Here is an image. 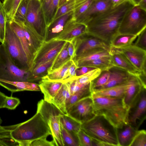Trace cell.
I'll return each instance as SVG.
<instances>
[{"label": "cell", "mask_w": 146, "mask_h": 146, "mask_svg": "<svg viewBox=\"0 0 146 146\" xmlns=\"http://www.w3.org/2000/svg\"><path fill=\"white\" fill-rule=\"evenodd\" d=\"M51 134L45 120L36 112L24 122L11 125H0V146H30L32 141Z\"/></svg>", "instance_id": "obj_1"}, {"label": "cell", "mask_w": 146, "mask_h": 146, "mask_svg": "<svg viewBox=\"0 0 146 146\" xmlns=\"http://www.w3.org/2000/svg\"><path fill=\"white\" fill-rule=\"evenodd\" d=\"M134 5L130 0H128L107 11L86 24L87 32L110 44L113 38L119 33L124 15Z\"/></svg>", "instance_id": "obj_2"}, {"label": "cell", "mask_w": 146, "mask_h": 146, "mask_svg": "<svg viewBox=\"0 0 146 146\" xmlns=\"http://www.w3.org/2000/svg\"><path fill=\"white\" fill-rule=\"evenodd\" d=\"M92 97L96 115H104L116 127L125 122L127 108L123 98L101 96L94 93Z\"/></svg>", "instance_id": "obj_3"}, {"label": "cell", "mask_w": 146, "mask_h": 146, "mask_svg": "<svg viewBox=\"0 0 146 146\" xmlns=\"http://www.w3.org/2000/svg\"><path fill=\"white\" fill-rule=\"evenodd\" d=\"M81 129L91 138L104 146H119L116 127L104 115H96L81 125Z\"/></svg>", "instance_id": "obj_4"}, {"label": "cell", "mask_w": 146, "mask_h": 146, "mask_svg": "<svg viewBox=\"0 0 146 146\" xmlns=\"http://www.w3.org/2000/svg\"><path fill=\"white\" fill-rule=\"evenodd\" d=\"M36 112L41 115L49 127L56 146H64L60 126V117L64 114L53 104L44 99L38 102Z\"/></svg>", "instance_id": "obj_5"}, {"label": "cell", "mask_w": 146, "mask_h": 146, "mask_svg": "<svg viewBox=\"0 0 146 146\" xmlns=\"http://www.w3.org/2000/svg\"><path fill=\"white\" fill-rule=\"evenodd\" d=\"M31 72L22 70L14 63L4 43L0 44V80L29 82Z\"/></svg>", "instance_id": "obj_6"}, {"label": "cell", "mask_w": 146, "mask_h": 146, "mask_svg": "<svg viewBox=\"0 0 146 146\" xmlns=\"http://www.w3.org/2000/svg\"><path fill=\"white\" fill-rule=\"evenodd\" d=\"M146 28V11L134 5L126 13L120 25L118 33L137 36Z\"/></svg>", "instance_id": "obj_7"}, {"label": "cell", "mask_w": 146, "mask_h": 146, "mask_svg": "<svg viewBox=\"0 0 146 146\" xmlns=\"http://www.w3.org/2000/svg\"><path fill=\"white\" fill-rule=\"evenodd\" d=\"M3 43L15 65L20 69L29 71L26 54L18 36L10 25L8 19Z\"/></svg>", "instance_id": "obj_8"}, {"label": "cell", "mask_w": 146, "mask_h": 146, "mask_svg": "<svg viewBox=\"0 0 146 146\" xmlns=\"http://www.w3.org/2000/svg\"><path fill=\"white\" fill-rule=\"evenodd\" d=\"M146 88L141 91L127 110L125 122L138 130L146 118Z\"/></svg>", "instance_id": "obj_9"}, {"label": "cell", "mask_w": 146, "mask_h": 146, "mask_svg": "<svg viewBox=\"0 0 146 146\" xmlns=\"http://www.w3.org/2000/svg\"><path fill=\"white\" fill-rule=\"evenodd\" d=\"M44 40L47 26L41 2L38 0H29L26 21Z\"/></svg>", "instance_id": "obj_10"}, {"label": "cell", "mask_w": 146, "mask_h": 146, "mask_svg": "<svg viewBox=\"0 0 146 146\" xmlns=\"http://www.w3.org/2000/svg\"><path fill=\"white\" fill-rule=\"evenodd\" d=\"M71 42L74 47V58L96 48H103L109 52L111 47L110 44L87 32L75 38Z\"/></svg>", "instance_id": "obj_11"}, {"label": "cell", "mask_w": 146, "mask_h": 146, "mask_svg": "<svg viewBox=\"0 0 146 146\" xmlns=\"http://www.w3.org/2000/svg\"><path fill=\"white\" fill-rule=\"evenodd\" d=\"M92 96L77 102L67 110V115L82 124L96 115Z\"/></svg>", "instance_id": "obj_12"}, {"label": "cell", "mask_w": 146, "mask_h": 146, "mask_svg": "<svg viewBox=\"0 0 146 146\" xmlns=\"http://www.w3.org/2000/svg\"><path fill=\"white\" fill-rule=\"evenodd\" d=\"M66 42L56 39L44 42L35 56L31 72L38 66L55 58Z\"/></svg>", "instance_id": "obj_13"}, {"label": "cell", "mask_w": 146, "mask_h": 146, "mask_svg": "<svg viewBox=\"0 0 146 146\" xmlns=\"http://www.w3.org/2000/svg\"><path fill=\"white\" fill-rule=\"evenodd\" d=\"M113 7L110 0H93L87 10L77 19L76 21L86 25Z\"/></svg>", "instance_id": "obj_14"}, {"label": "cell", "mask_w": 146, "mask_h": 146, "mask_svg": "<svg viewBox=\"0 0 146 146\" xmlns=\"http://www.w3.org/2000/svg\"><path fill=\"white\" fill-rule=\"evenodd\" d=\"M118 48L137 70L140 72H146V50L133 44Z\"/></svg>", "instance_id": "obj_15"}, {"label": "cell", "mask_w": 146, "mask_h": 146, "mask_svg": "<svg viewBox=\"0 0 146 146\" xmlns=\"http://www.w3.org/2000/svg\"><path fill=\"white\" fill-rule=\"evenodd\" d=\"M87 30L86 24L77 22L72 17L67 22L60 33L55 39L71 42L75 38L87 32Z\"/></svg>", "instance_id": "obj_16"}, {"label": "cell", "mask_w": 146, "mask_h": 146, "mask_svg": "<svg viewBox=\"0 0 146 146\" xmlns=\"http://www.w3.org/2000/svg\"><path fill=\"white\" fill-rule=\"evenodd\" d=\"M108 70L110 73L108 81L105 84L96 91L127 83L129 73L121 68L115 66L111 67Z\"/></svg>", "instance_id": "obj_17"}, {"label": "cell", "mask_w": 146, "mask_h": 146, "mask_svg": "<svg viewBox=\"0 0 146 146\" xmlns=\"http://www.w3.org/2000/svg\"><path fill=\"white\" fill-rule=\"evenodd\" d=\"M16 21L19 23L22 26L31 52L35 57L36 52L44 41V40L27 22Z\"/></svg>", "instance_id": "obj_18"}, {"label": "cell", "mask_w": 146, "mask_h": 146, "mask_svg": "<svg viewBox=\"0 0 146 146\" xmlns=\"http://www.w3.org/2000/svg\"><path fill=\"white\" fill-rule=\"evenodd\" d=\"M143 87H144L137 76L130 73L123 98L124 103L127 109Z\"/></svg>", "instance_id": "obj_19"}, {"label": "cell", "mask_w": 146, "mask_h": 146, "mask_svg": "<svg viewBox=\"0 0 146 146\" xmlns=\"http://www.w3.org/2000/svg\"><path fill=\"white\" fill-rule=\"evenodd\" d=\"M9 21L10 25L18 36L26 56L29 70L31 72L34 56L32 53L21 25L14 19Z\"/></svg>", "instance_id": "obj_20"}, {"label": "cell", "mask_w": 146, "mask_h": 146, "mask_svg": "<svg viewBox=\"0 0 146 146\" xmlns=\"http://www.w3.org/2000/svg\"><path fill=\"white\" fill-rule=\"evenodd\" d=\"M73 11H70L53 21L47 27L44 41L56 39L62 31L67 22L72 17Z\"/></svg>", "instance_id": "obj_21"}, {"label": "cell", "mask_w": 146, "mask_h": 146, "mask_svg": "<svg viewBox=\"0 0 146 146\" xmlns=\"http://www.w3.org/2000/svg\"><path fill=\"white\" fill-rule=\"evenodd\" d=\"M109 52L113 66L121 68L130 73L136 76L139 74L140 72L119 51L118 48L111 46Z\"/></svg>", "instance_id": "obj_22"}, {"label": "cell", "mask_w": 146, "mask_h": 146, "mask_svg": "<svg viewBox=\"0 0 146 146\" xmlns=\"http://www.w3.org/2000/svg\"><path fill=\"white\" fill-rule=\"evenodd\" d=\"M64 83L42 79L39 82L40 91L44 95V100L52 103L53 99Z\"/></svg>", "instance_id": "obj_23"}, {"label": "cell", "mask_w": 146, "mask_h": 146, "mask_svg": "<svg viewBox=\"0 0 146 146\" xmlns=\"http://www.w3.org/2000/svg\"><path fill=\"white\" fill-rule=\"evenodd\" d=\"M116 129L119 146H130L138 130L126 122Z\"/></svg>", "instance_id": "obj_24"}, {"label": "cell", "mask_w": 146, "mask_h": 146, "mask_svg": "<svg viewBox=\"0 0 146 146\" xmlns=\"http://www.w3.org/2000/svg\"><path fill=\"white\" fill-rule=\"evenodd\" d=\"M0 85L12 92L25 90L40 91L38 84L27 81H9L0 80Z\"/></svg>", "instance_id": "obj_25"}, {"label": "cell", "mask_w": 146, "mask_h": 146, "mask_svg": "<svg viewBox=\"0 0 146 146\" xmlns=\"http://www.w3.org/2000/svg\"><path fill=\"white\" fill-rule=\"evenodd\" d=\"M110 56L109 52L107 50L102 48H96L91 49L81 56L74 58L73 60L77 66L83 62Z\"/></svg>", "instance_id": "obj_26"}, {"label": "cell", "mask_w": 146, "mask_h": 146, "mask_svg": "<svg viewBox=\"0 0 146 146\" xmlns=\"http://www.w3.org/2000/svg\"><path fill=\"white\" fill-rule=\"evenodd\" d=\"M70 96L68 85L66 82L64 83L54 97L52 104L59 109L64 114L67 115L66 105Z\"/></svg>", "instance_id": "obj_27"}, {"label": "cell", "mask_w": 146, "mask_h": 146, "mask_svg": "<svg viewBox=\"0 0 146 146\" xmlns=\"http://www.w3.org/2000/svg\"><path fill=\"white\" fill-rule=\"evenodd\" d=\"M113 66L110 56L101 57L98 59L83 62L77 65L78 68L82 66L94 67L100 69L101 71L108 70Z\"/></svg>", "instance_id": "obj_28"}, {"label": "cell", "mask_w": 146, "mask_h": 146, "mask_svg": "<svg viewBox=\"0 0 146 146\" xmlns=\"http://www.w3.org/2000/svg\"><path fill=\"white\" fill-rule=\"evenodd\" d=\"M92 93L90 82L81 89L70 95L66 103V111L71 106L77 102L85 98L91 96Z\"/></svg>", "instance_id": "obj_29"}, {"label": "cell", "mask_w": 146, "mask_h": 146, "mask_svg": "<svg viewBox=\"0 0 146 146\" xmlns=\"http://www.w3.org/2000/svg\"><path fill=\"white\" fill-rule=\"evenodd\" d=\"M55 58L38 66L31 72L29 82H34L46 76L48 74Z\"/></svg>", "instance_id": "obj_30"}, {"label": "cell", "mask_w": 146, "mask_h": 146, "mask_svg": "<svg viewBox=\"0 0 146 146\" xmlns=\"http://www.w3.org/2000/svg\"><path fill=\"white\" fill-rule=\"evenodd\" d=\"M137 37L133 35L118 33L113 38L110 44L111 46L116 48H125L132 45Z\"/></svg>", "instance_id": "obj_31"}, {"label": "cell", "mask_w": 146, "mask_h": 146, "mask_svg": "<svg viewBox=\"0 0 146 146\" xmlns=\"http://www.w3.org/2000/svg\"><path fill=\"white\" fill-rule=\"evenodd\" d=\"M126 86L127 83L92 93L98 95L104 96L123 98L125 92Z\"/></svg>", "instance_id": "obj_32"}, {"label": "cell", "mask_w": 146, "mask_h": 146, "mask_svg": "<svg viewBox=\"0 0 146 146\" xmlns=\"http://www.w3.org/2000/svg\"><path fill=\"white\" fill-rule=\"evenodd\" d=\"M69 42L67 41L62 49L56 57L49 72L56 69L71 60L68 52V47Z\"/></svg>", "instance_id": "obj_33"}, {"label": "cell", "mask_w": 146, "mask_h": 146, "mask_svg": "<svg viewBox=\"0 0 146 146\" xmlns=\"http://www.w3.org/2000/svg\"><path fill=\"white\" fill-rule=\"evenodd\" d=\"M74 62L73 60H70L59 68L48 72V74L42 79L50 81H61L65 72Z\"/></svg>", "instance_id": "obj_34"}, {"label": "cell", "mask_w": 146, "mask_h": 146, "mask_svg": "<svg viewBox=\"0 0 146 146\" xmlns=\"http://www.w3.org/2000/svg\"><path fill=\"white\" fill-rule=\"evenodd\" d=\"M60 131L64 146H80L77 133L66 129L60 122Z\"/></svg>", "instance_id": "obj_35"}, {"label": "cell", "mask_w": 146, "mask_h": 146, "mask_svg": "<svg viewBox=\"0 0 146 146\" xmlns=\"http://www.w3.org/2000/svg\"><path fill=\"white\" fill-rule=\"evenodd\" d=\"M60 121L64 127L68 131L77 133L81 129V124L67 115H62Z\"/></svg>", "instance_id": "obj_36"}, {"label": "cell", "mask_w": 146, "mask_h": 146, "mask_svg": "<svg viewBox=\"0 0 146 146\" xmlns=\"http://www.w3.org/2000/svg\"><path fill=\"white\" fill-rule=\"evenodd\" d=\"M60 0H51L43 11L47 27L53 21L58 8Z\"/></svg>", "instance_id": "obj_37"}, {"label": "cell", "mask_w": 146, "mask_h": 146, "mask_svg": "<svg viewBox=\"0 0 146 146\" xmlns=\"http://www.w3.org/2000/svg\"><path fill=\"white\" fill-rule=\"evenodd\" d=\"M23 0H3L2 3L8 19H14L15 13L21 3Z\"/></svg>", "instance_id": "obj_38"}, {"label": "cell", "mask_w": 146, "mask_h": 146, "mask_svg": "<svg viewBox=\"0 0 146 146\" xmlns=\"http://www.w3.org/2000/svg\"><path fill=\"white\" fill-rule=\"evenodd\" d=\"M110 76L108 70L101 71L100 74L90 82V86L92 92L97 90L106 84Z\"/></svg>", "instance_id": "obj_39"}, {"label": "cell", "mask_w": 146, "mask_h": 146, "mask_svg": "<svg viewBox=\"0 0 146 146\" xmlns=\"http://www.w3.org/2000/svg\"><path fill=\"white\" fill-rule=\"evenodd\" d=\"M93 0H75L72 18L76 20L89 7Z\"/></svg>", "instance_id": "obj_40"}, {"label": "cell", "mask_w": 146, "mask_h": 146, "mask_svg": "<svg viewBox=\"0 0 146 146\" xmlns=\"http://www.w3.org/2000/svg\"><path fill=\"white\" fill-rule=\"evenodd\" d=\"M8 20L2 2L0 0V42L1 43H3L4 42L6 25Z\"/></svg>", "instance_id": "obj_41"}, {"label": "cell", "mask_w": 146, "mask_h": 146, "mask_svg": "<svg viewBox=\"0 0 146 146\" xmlns=\"http://www.w3.org/2000/svg\"><path fill=\"white\" fill-rule=\"evenodd\" d=\"M29 0H23L15 13L14 19L18 21H26V15Z\"/></svg>", "instance_id": "obj_42"}, {"label": "cell", "mask_w": 146, "mask_h": 146, "mask_svg": "<svg viewBox=\"0 0 146 146\" xmlns=\"http://www.w3.org/2000/svg\"><path fill=\"white\" fill-rule=\"evenodd\" d=\"M101 71L100 69L96 68L76 78L75 80L79 84H83L91 82L98 77L100 74Z\"/></svg>", "instance_id": "obj_43"}, {"label": "cell", "mask_w": 146, "mask_h": 146, "mask_svg": "<svg viewBox=\"0 0 146 146\" xmlns=\"http://www.w3.org/2000/svg\"><path fill=\"white\" fill-rule=\"evenodd\" d=\"M75 3V0H68L58 7L53 21L68 12L73 11Z\"/></svg>", "instance_id": "obj_44"}, {"label": "cell", "mask_w": 146, "mask_h": 146, "mask_svg": "<svg viewBox=\"0 0 146 146\" xmlns=\"http://www.w3.org/2000/svg\"><path fill=\"white\" fill-rule=\"evenodd\" d=\"M146 132L138 130L130 146H146Z\"/></svg>", "instance_id": "obj_45"}, {"label": "cell", "mask_w": 146, "mask_h": 146, "mask_svg": "<svg viewBox=\"0 0 146 146\" xmlns=\"http://www.w3.org/2000/svg\"><path fill=\"white\" fill-rule=\"evenodd\" d=\"M80 146H92V139L81 129L77 133Z\"/></svg>", "instance_id": "obj_46"}, {"label": "cell", "mask_w": 146, "mask_h": 146, "mask_svg": "<svg viewBox=\"0 0 146 146\" xmlns=\"http://www.w3.org/2000/svg\"><path fill=\"white\" fill-rule=\"evenodd\" d=\"M77 68L74 62L65 72L61 82L65 83L74 80L76 77V70Z\"/></svg>", "instance_id": "obj_47"}, {"label": "cell", "mask_w": 146, "mask_h": 146, "mask_svg": "<svg viewBox=\"0 0 146 146\" xmlns=\"http://www.w3.org/2000/svg\"><path fill=\"white\" fill-rule=\"evenodd\" d=\"M137 40L133 45L146 51V28L137 36Z\"/></svg>", "instance_id": "obj_48"}, {"label": "cell", "mask_w": 146, "mask_h": 146, "mask_svg": "<svg viewBox=\"0 0 146 146\" xmlns=\"http://www.w3.org/2000/svg\"><path fill=\"white\" fill-rule=\"evenodd\" d=\"M20 100L17 98L7 96L4 103V108L11 110L15 109L20 104Z\"/></svg>", "instance_id": "obj_49"}, {"label": "cell", "mask_w": 146, "mask_h": 146, "mask_svg": "<svg viewBox=\"0 0 146 146\" xmlns=\"http://www.w3.org/2000/svg\"><path fill=\"white\" fill-rule=\"evenodd\" d=\"M89 82H90L83 84H79L74 80L66 83L68 86L70 95H71L81 89Z\"/></svg>", "instance_id": "obj_50"}, {"label": "cell", "mask_w": 146, "mask_h": 146, "mask_svg": "<svg viewBox=\"0 0 146 146\" xmlns=\"http://www.w3.org/2000/svg\"><path fill=\"white\" fill-rule=\"evenodd\" d=\"M47 137H42L32 141L30 146H55L53 141H49L46 139Z\"/></svg>", "instance_id": "obj_51"}, {"label": "cell", "mask_w": 146, "mask_h": 146, "mask_svg": "<svg viewBox=\"0 0 146 146\" xmlns=\"http://www.w3.org/2000/svg\"><path fill=\"white\" fill-rule=\"evenodd\" d=\"M96 68L88 66H82L78 68L76 70V77L75 79Z\"/></svg>", "instance_id": "obj_52"}, {"label": "cell", "mask_w": 146, "mask_h": 146, "mask_svg": "<svg viewBox=\"0 0 146 146\" xmlns=\"http://www.w3.org/2000/svg\"><path fill=\"white\" fill-rule=\"evenodd\" d=\"M68 54L71 60H73L75 57V50L74 45L72 42H69L68 47Z\"/></svg>", "instance_id": "obj_53"}, {"label": "cell", "mask_w": 146, "mask_h": 146, "mask_svg": "<svg viewBox=\"0 0 146 146\" xmlns=\"http://www.w3.org/2000/svg\"><path fill=\"white\" fill-rule=\"evenodd\" d=\"M7 96L0 91V109L4 108L5 101Z\"/></svg>", "instance_id": "obj_54"}, {"label": "cell", "mask_w": 146, "mask_h": 146, "mask_svg": "<svg viewBox=\"0 0 146 146\" xmlns=\"http://www.w3.org/2000/svg\"><path fill=\"white\" fill-rule=\"evenodd\" d=\"M113 7L117 6L128 0H110Z\"/></svg>", "instance_id": "obj_55"}, {"label": "cell", "mask_w": 146, "mask_h": 146, "mask_svg": "<svg viewBox=\"0 0 146 146\" xmlns=\"http://www.w3.org/2000/svg\"><path fill=\"white\" fill-rule=\"evenodd\" d=\"M138 5L142 9L146 11V0H141Z\"/></svg>", "instance_id": "obj_56"}, {"label": "cell", "mask_w": 146, "mask_h": 146, "mask_svg": "<svg viewBox=\"0 0 146 146\" xmlns=\"http://www.w3.org/2000/svg\"><path fill=\"white\" fill-rule=\"evenodd\" d=\"M51 0H44L42 3L43 11L46 9Z\"/></svg>", "instance_id": "obj_57"}, {"label": "cell", "mask_w": 146, "mask_h": 146, "mask_svg": "<svg viewBox=\"0 0 146 146\" xmlns=\"http://www.w3.org/2000/svg\"><path fill=\"white\" fill-rule=\"evenodd\" d=\"M134 5H138L141 0H130Z\"/></svg>", "instance_id": "obj_58"}, {"label": "cell", "mask_w": 146, "mask_h": 146, "mask_svg": "<svg viewBox=\"0 0 146 146\" xmlns=\"http://www.w3.org/2000/svg\"><path fill=\"white\" fill-rule=\"evenodd\" d=\"M68 0H60L58 7L61 6L64 3L66 2Z\"/></svg>", "instance_id": "obj_59"}, {"label": "cell", "mask_w": 146, "mask_h": 146, "mask_svg": "<svg viewBox=\"0 0 146 146\" xmlns=\"http://www.w3.org/2000/svg\"><path fill=\"white\" fill-rule=\"evenodd\" d=\"M2 120L1 119V117H0V125L2 123Z\"/></svg>", "instance_id": "obj_60"}, {"label": "cell", "mask_w": 146, "mask_h": 146, "mask_svg": "<svg viewBox=\"0 0 146 146\" xmlns=\"http://www.w3.org/2000/svg\"><path fill=\"white\" fill-rule=\"evenodd\" d=\"M39 1H40L41 3H42H42L43 2V1L44 0H38Z\"/></svg>", "instance_id": "obj_61"}]
</instances>
